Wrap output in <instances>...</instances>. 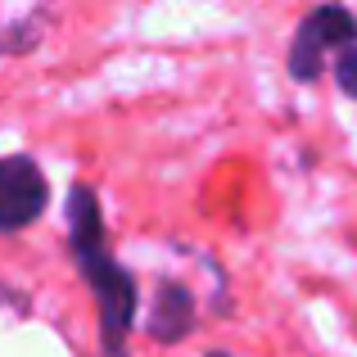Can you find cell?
Listing matches in <instances>:
<instances>
[{
    "mask_svg": "<svg viewBox=\"0 0 357 357\" xmlns=\"http://www.w3.org/2000/svg\"><path fill=\"white\" fill-rule=\"evenodd\" d=\"M68 244L82 276L91 280L100 303V335H105L109 357H127V331L136 321V280L127 267H118L105 249V222H100V199L86 185H73L68 195Z\"/></svg>",
    "mask_w": 357,
    "mask_h": 357,
    "instance_id": "1",
    "label": "cell"
},
{
    "mask_svg": "<svg viewBox=\"0 0 357 357\" xmlns=\"http://www.w3.org/2000/svg\"><path fill=\"white\" fill-rule=\"evenodd\" d=\"M50 185L32 158H0V231H23L45 213Z\"/></svg>",
    "mask_w": 357,
    "mask_h": 357,
    "instance_id": "3",
    "label": "cell"
},
{
    "mask_svg": "<svg viewBox=\"0 0 357 357\" xmlns=\"http://www.w3.org/2000/svg\"><path fill=\"white\" fill-rule=\"evenodd\" d=\"M145 331L154 335L158 344L185 340V335L195 331V298H190V289H185V285H163V289H158Z\"/></svg>",
    "mask_w": 357,
    "mask_h": 357,
    "instance_id": "4",
    "label": "cell"
},
{
    "mask_svg": "<svg viewBox=\"0 0 357 357\" xmlns=\"http://www.w3.org/2000/svg\"><path fill=\"white\" fill-rule=\"evenodd\" d=\"M357 45V18L353 9L344 5H317L312 14H303V23H298L294 41H289V77L294 82H312L317 73H321L326 54H340Z\"/></svg>",
    "mask_w": 357,
    "mask_h": 357,
    "instance_id": "2",
    "label": "cell"
},
{
    "mask_svg": "<svg viewBox=\"0 0 357 357\" xmlns=\"http://www.w3.org/2000/svg\"><path fill=\"white\" fill-rule=\"evenodd\" d=\"M335 82H340L344 96L357 100V45H349V50L335 54Z\"/></svg>",
    "mask_w": 357,
    "mask_h": 357,
    "instance_id": "5",
    "label": "cell"
},
{
    "mask_svg": "<svg viewBox=\"0 0 357 357\" xmlns=\"http://www.w3.org/2000/svg\"><path fill=\"white\" fill-rule=\"evenodd\" d=\"M204 357H231V353H204Z\"/></svg>",
    "mask_w": 357,
    "mask_h": 357,
    "instance_id": "6",
    "label": "cell"
}]
</instances>
